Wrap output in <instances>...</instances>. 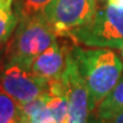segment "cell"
Wrapping results in <instances>:
<instances>
[{
    "label": "cell",
    "mask_w": 123,
    "mask_h": 123,
    "mask_svg": "<svg viewBox=\"0 0 123 123\" xmlns=\"http://www.w3.org/2000/svg\"><path fill=\"white\" fill-rule=\"evenodd\" d=\"M104 1L108 6H112L119 10H123V0H104Z\"/></svg>",
    "instance_id": "obj_13"
},
{
    "label": "cell",
    "mask_w": 123,
    "mask_h": 123,
    "mask_svg": "<svg viewBox=\"0 0 123 123\" xmlns=\"http://www.w3.org/2000/svg\"><path fill=\"white\" fill-rule=\"evenodd\" d=\"M121 55H122V57H123V47L121 48Z\"/></svg>",
    "instance_id": "obj_15"
},
{
    "label": "cell",
    "mask_w": 123,
    "mask_h": 123,
    "mask_svg": "<svg viewBox=\"0 0 123 123\" xmlns=\"http://www.w3.org/2000/svg\"><path fill=\"white\" fill-rule=\"evenodd\" d=\"M71 53L89 90L90 112H95L120 80L123 63L113 50L106 48L86 49L74 44Z\"/></svg>",
    "instance_id": "obj_1"
},
{
    "label": "cell",
    "mask_w": 123,
    "mask_h": 123,
    "mask_svg": "<svg viewBox=\"0 0 123 123\" xmlns=\"http://www.w3.org/2000/svg\"><path fill=\"white\" fill-rule=\"evenodd\" d=\"M53 26L42 13L21 18L7 41L5 61L16 62L30 70L32 62L57 40Z\"/></svg>",
    "instance_id": "obj_2"
},
{
    "label": "cell",
    "mask_w": 123,
    "mask_h": 123,
    "mask_svg": "<svg viewBox=\"0 0 123 123\" xmlns=\"http://www.w3.org/2000/svg\"><path fill=\"white\" fill-rule=\"evenodd\" d=\"M123 113V74L117 83L97 106L96 119L106 120Z\"/></svg>",
    "instance_id": "obj_8"
},
{
    "label": "cell",
    "mask_w": 123,
    "mask_h": 123,
    "mask_svg": "<svg viewBox=\"0 0 123 123\" xmlns=\"http://www.w3.org/2000/svg\"><path fill=\"white\" fill-rule=\"evenodd\" d=\"M72 47L65 43L59 44L56 40L49 48H47L32 62L30 71L33 74L48 81L61 79Z\"/></svg>",
    "instance_id": "obj_7"
},
{
    "label": "cell",
    "mask_w": 123,
    "mask_h": 123,
    "mask_svg": "<svg viewBox=\"0 0 123 123\" xmlns=\"http://www.w3.org/2000/svg\"><path fill=\"white\" fill-rule=\"evenodd\" d=\"M0 87L21 106L49 93L48 80L10 61H5L0 65Z\"/></svg>",
    "instance_id": "obj_4"
},
{
    "label": "cell",
    "mask_w": 123,
    "mask_h": 123,
    "mask_svg": "<svg viewBox=\"0 0 123 123\" xmlns=\"http://www.w3.org/2000/svg\"><path fill=\"white\" fill-rule=\"evenodd\" d=\"M51 1L53 0H15V8L21 19L43 13Z\"/></svg>",
    "instance_id": "obj_11"
},
{
    "label": "cell",
    "mask_w": 123,
    "mask_h": 123,
    "mask_svg": "<svg viewBox=\"0 0 123 123\" xmlns=\"http://www.w3.org/2000/svg\"><path fill=\"white\" fill-rule=\"evenodd\" d=\"M96 10L97 0H53L42 14L57 37L68 39L71 32L87 24Z\"/></svg>",
    "instance_id": "obj_5"
},
{
    "label": "cell",
    "mask_w": 123,
    "mask_h": 123,
    "mask_svg": "<svg viewBox=\"0 0 123 123\" xmlns=\"http://www.w3.org/2000/svg\"><path fill=\"white\" fill-rule=\"evenodd\" d=\"M21 115V106L0 87V123H16Z\"/></svg>",
    "instance_id": "obj_10"
},
{
    "label": "cell",
    "mask_w": 123,
    "mask_h": 123,
    "mask_svg": "<svg viewBox=\"0 0 123 123\" xmlns=\"http://www.w3.org/2000/svg\"><path fill=\"white\" fill-rule=\"evenodd\" d=\"M61 80L67 100V116L64 123H88L89 114L91 113L89 90L71 51Z\"/></svg>",
    "instance_id": "obj_6"
},
{
    "label": "cell",
    "mask_w": 123,
    "mask_h": 123,
    "mask_svg": "<svg viewBox=\"0 0 123 123\" xmlns=\"http://www.w3.org/2000/svg\"><path fill=\"white\" fill-rule=\"evenodd\" d=\"M16 123H29V120L25 117V115L22 113V111H21V115H19L18 120L16 121Z\"/></svg>",
    "instance_id": "obj_14"
},
{
    "label": "cell",
    "mask_w": 123,
    "mask_h": 123,
    "mask_svg": "<svg viewBox=\"0 0 123 123\" xmlns=\"http://www.w3.org/2000/svg\"><path fill=\"white\" fill-rule=\"evenodd\" d=\"M68 39L74 44L95 48L121 49L123 47V10L104 5L97 8L87 24L73 30Z\"/></svg>",
    "instance_id": "obj_3"
},
{
    "label": "cell",
    "mask_w": 123,
    "mask_h": 123,
    "mask_svg": "<svg viewBox=\"0 0 123 123\" xmlns=\"http://www.w3.org/2000/svg\"><path fill=\"white\" fill-rule=\"evenodd\" d=\"M88 123H123V113L117 114L111 117V119H106V120H99L96 117H92Z\"/></svg>",
    "instance_id": "obj_12"
},
{
    "label": "cell",
    "mask_w": 123,
    "mask_h": 123,
    "mask_svg": "<svg viewBox=\"0 0 123 123\" xmlns=\"http://www.w3.org/2000/svg\"><path fill=\"white\" fill-rule=\"evenodd\" d=\"M19 22L15 0H0V44L6 43Z\"/></svg>",
    "instance_id": "obj_9"
}]
</instances>
